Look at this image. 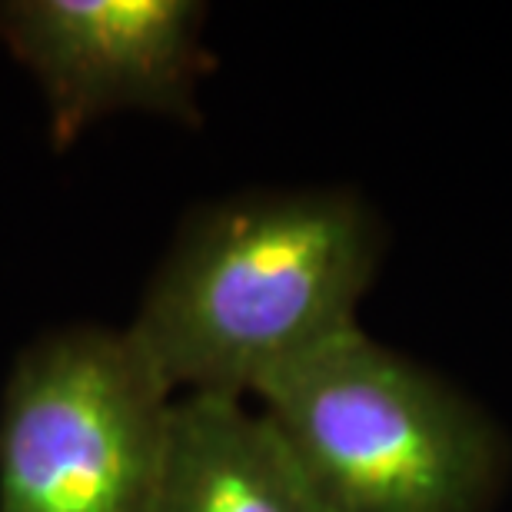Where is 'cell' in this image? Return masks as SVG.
Here are the masks:
<instances>
[{
  "instance_id": "6da1fadb",
  "label": "cell",
  "mask_w": 512,
  "mask_h": 512,
  "mask_svg": "<svg viewBox=\"0 0 512 512\" xmlns=\"http://www.w3.org/2000/svg\"><path fill=\"white\" fill-rule=\"evenodd\" d=\"M383 250L376 210L343 187L207 203L180 227L130 330L173 393L247 399L360 326Z\"/></svg>"
},
{
  "instance_id": "277c9868",
  "label": "cell",
  "mask_w": 512,
  "mask_h": 512,
  "mask_svg": "<svg viewBox=\"0 0 512 512\" xmlns=\"http://www.w3.org/2000/svg\"><path fill=\"white\" fill-rule=\"evenodd\" d=\"M193 0H7L0 40L37 77L60 150L94 120L150 110L197 124L210 70Z\"/></svg>"
},
{
  "instance_id": "5b68a950",
  "label": "cell",
  "mask_w": 512,
  "mask_h": 512,
  "mask_svg": "<svg viewBox=\"0 0 512 512\" xmlns=\"http://www.w3.org/2000/svg\"><path fill=\"white\" fill-rule=\"evenodd\" d=\"M153 512H336L247 399L180 396Z\"/></svg>"
},
{
  "instance_id": "7a4b0ae2",
  "label": "cell",
  "mask_w": 512,
  "mask_h": 512,
  "mask_svg": "<svg viewBox=\"0 0 512 512\" xmlns=\"http://www.w3.org/2000/svg\"><path fill=\"white\" fill-rule=\"evenodd\" d=\"M253 399L336 512H493L506 486L496 419L363 326Z\"/></svg>"
},
{
  "instance_id": "3957f363",
  "label": "cell",
  "mask_w": 512,
  "mask_h": 512,
  "mask_svg": "<svg viewBox=\"0 0 512 512\" xmlns=\"http://www.w3.org/2000/svg\"><path fill=\"white\" fill-rule=\"evenodd\" d=\"M173 403L133 330L40 336L0 399V512H153Z\"/></svg>"
}]
</instances>
